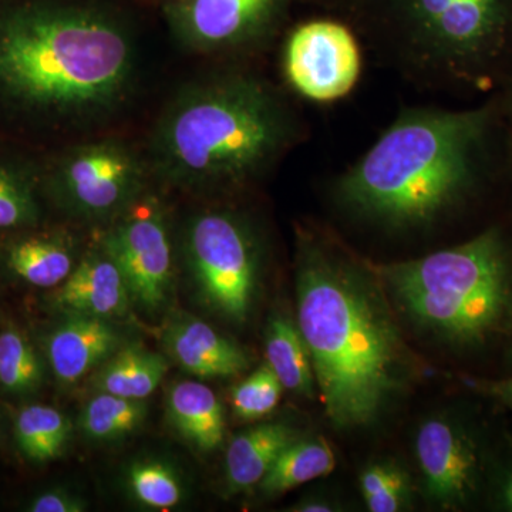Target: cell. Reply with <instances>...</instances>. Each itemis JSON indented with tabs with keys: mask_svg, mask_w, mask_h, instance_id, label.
Returning a JSON list of instances; mask_svg holds the SVG:
<instances>
[{
	"mask_svg": "<svg viewBox=\"0 0 512 512\" xmlns=\"http://www.w3.org/2000/svg\"><path fill=\"white\" fill-rule=\"evenodd\" d=\"M335 467V451L328 441L298 439L276 458L274 466L259 483V490L276 497L316 478L329 476Z\"/></svg>",
	"mask_w": 512,
	"mask_h": 512,
	"instance_id": "44dd1931",
	"label": "cell"
},
{
	"mask_svg": "<svg viewBox=\"0 0 512 512\" xmlns=\"http://www.w3.org/2000/svg\"><path fill=\"white\" fill-rule=\"evenodd\" d=\"M167 370L168 362L164 356L138 346H127L117 350L101 365L93 384L101 393L146 400L156 392Z\"/></svg>",
	"mask_w": 512,
	"mask_h": 512,
	"instance_id": "d6986e66",
	"label": "cell"
},
{
	"mask_svg": "<svg viewBox=\"0 0 512 512\" xmlns=\"http://www.w3.org/2000/svg\"><path fill=\"white\" fill-rule=\"evenodd\" d=\"M376 271L417 325L456 345L484 342L510 311V262L493 229L458 247Z\"/></svg>",
	"mask_w": 512,
	"mask_h": 512,
	"instance_id": "5b68a950",
	"label": "cell"
},
{
	"mask_svg": "<svg viewBox=\"0 0 512 512\" xmlns=\"http://www.w3.org/2000/svg\"><path fill=\"white\" fill-rule=\"evenodd\" d=\"M171 423L185 440L201 451H214L224 441V410L207 384L181 382L168 394Z\"/></svg>",
	"mask_w": 512,
	"mask_h": 512,
	"instance_id": "e0dca14e",
	"label": "cell"
},
{
	"mask_svg": "<svg viewBox=\"0 0 512 512\" xmlns=\"http://www.w3.org/2000/svg\"><path fill=\"white\" fill-rule=\"evenodd\" d=\"M503 503L507 510L512 511V474L505 481L503 488Z\"/></svg>",
	"mask_w": 512,
	"mask_h": 512,
	"instance_id": "1f68e13d",
	"label": "cell"
},
{
	"mask_svg": "<svg viewBox=\"0 0 512 512\" xmlns=\"http://www.w3.org/2000/svg\"><path fill=\"white\" fill-rule=\"evenodd\" d=\"M484 392L497 397L501 402L512 407V377L497 382H487L484 384Z\"/></svg>",
	"mask_w": 512,
	"mask_h": 512,
	"instance_id": "f546056e",
	"label": "cell"
},
{
	"mask_svg": "<svg viewBox=\"0 0 512 512\" xmlns=\"http://www.w3.org/2000/svg\"><path fill=\"white\" fill-rule=\"evenodd\" d=\"M288 114L274 92L248 74H217L185 84L148 136L151 175L187 191L248 183L289 140Z\"/></svg>",
	"mask_w": 512,
	"mask_h": 512,
	"instance_id": "3957f363",
	"label": "cell"
},
{
	"mask_svg": "<svg viewBox=\"0 0 512 512\" xmlns=\"http://www.w3.org/2000/svg\"><path fill=\"white\" fill-rule=\"evenodd\" d=\"M140 47L124 0L0 2V103L83 138L136 94Z\"/></svg>",
	"mask_w": 512,
	"mask_h": 512,
	"instance_id": "6da1fadb",
	"label": "cell"
},
{
	"mask_svg": "<svg viewBox=\"0 0 512 512\" xmlns=\"http://www.w3.org/2000/svg\"><path fill=\"white\" fill-rule=\"evenodd\" d=\"M298 326L328 419L340 429L375 421L399 387L404 346L373 285L326 249L306 244Z\"/></svg>",
	"mask_w": 512,
	"mask_h": 512,
	"instance_id": "7a4b0ae2",
	"label": "cell"
},
{
	"mask_svg": "<svg viewBox=\"0 0 512 512\" xmlns=\"http://www.w3.org/2000/svg\"><path fill=\"white\" fill-rule=\"evenodd\" d=\"M416 454L427 491L443 507H461L476 491L478 457L473 441L450 421L431 419L420 427Z\"/></svg>",
	"mask_w": 512,
	"mask_h": 512,
	"instance_id": "7c38bea8",
	"label": "cell"
},
{
	"mask_svg": "<svg viewBox=\"0 0 512 512\" xmlns=\"http://www.w3.org/2000/svg\"><path fill=\"white\" fill-rule=\"evenodd\" d=\"M146 416L144 400L100 392L84 407L80 426L90 439L113 441L133 433Z\"/></svg>",
	"mask_w": 512,
	"mask_h": 512,
	"instance_id": "603a6c76",
	"label": "cell"
},
{
	"mask_svg": "<svg viewBox=\"0 0 512 512\" xmlns=\"http://www.w3.org/2000/svg\"><path fill=\"white\" fill-rule=\"evenodd\" d=\"M0 436H2V430H0Z\"/></svg>",
	"mask_w": 512,
	"mask_h": 512,
	"instance_id": "836d02e7",
	"label": "cell"
},
{
	"mask_svg": "<svg viewBox=\"0 0 512 512\" xmlns=\"http://www.w3.org/2000/svg\"><path fill=\"white\" fill-rule=\"evenodd\" d=\"M360 69L356 39L339 23H305L286 42V77L306 99L333 101L346 96L355 87Z\"/></svg>",
	"mask_w": 512,
	"mask_h": 512,
	"instance_id": "8fae6325",
	"label": "cell"
},
{
	"mask_svg": "<svg viewBox=\"0 0 512 512\" xmlns=\"http://www.w3.org/2000/svg\"><path fill=\"white\" fill-rule=\"evenodd\" d=\"M43 380L42 363L35 348L19 330L0 333V386L10 394L28 396Z\"/></svg>",
	"mask_w": 512,
	"mask_h": 512,
	"instance_id": "cb8c5ba5",
	"label": "cell"
},
{
	"mask_svg": "<svg viewBox=\"0 0 512 512\" xmlns=\"http://www.w3.org/2000/svg\"><path fill=\"white\" fill-rule=\"evenodd\" d=\"M266 363L289 392L312 397L315 373L298 323L284 315L269 320L265 338Z\"/></svg>",
	"mask_w": 512,
	"mask_h": 512,
	"instance_id": "ffe728a7",
	"label": "cell"
},
{
	"mask_svg": "<svg viewBox=\"0 0 512 512\" xmlns=\"http://www.w3.org/2000/svg\"><path fill=\"white\" fill-rule=\"evenodd\" d=\"M72 431V423L62 412L42 404L25 407L15 420L16 443L33 463H49L62 456Z\"/></svg>",
	"mask_w": 512,
	"mask_h": 512,
	"instance_id": "7402d4cb",
	"label": "cell"
},
{
	"mask_svg": "<svg viewBox=\"0 0 512 512\" xmlns=\"http://www.w3.org/2000/svg\"><path fill=\"white\" fill-rule=\"evenodd\" d=\"M57 288L53 302L70 315L123 318L133 302L119 266L101 245L84 256Z\"/></svg>",
	"mask_w": 512,
	"mask_h": 512,
	"instance_id": "4fadbf2b",
	"label": "cell"
},
{
	"mask_svg": "<svg viewBox=\"0 0 512 512\" xmlns=\"http://www.w3.org/2000/svg\"><path fill=\"white\" fill-rule=\"evenodd\" d=\"M284 386L268 363L258 367L232 390V410L239 420L254 421L274 412Z\"/></svg>",
	"mask_w": 512,
	"mask_h": 512,
	"instance_id": "4316f807",
	"label": "cell"
},
{
	"mask_svg": "<svg viewBox=\"0 0 512 512\" xmlns=\"http://www.w3.org/2000/svg\"><path fill=\"white\" fill-rule=\"evenodd\" d=\"M127 484L134 498L153 510H170L183 500V485L173 468L160 461H138L127 473Z\"/></svg>",
	"mask_w": 512,
	"mask_h": 512,
	"instance_id": "d4e9b609",
	"label": "cell"
},
{
	"mask_svg": "<svg viewBox=\"0 0 512 512\" xmlns=\"http://www.w3.org/2000/svg\"><path fill=\"white\" fill-rule=\"evenodd\" d=\"M32 184L22 171L0 163V229L26 228L39 220Z\"/></svg>",
	"mask_w": 512,
	"mask_h": 512,
	"instance_id": "484cf974",
	"label": "cell"
},
{
	"mask_svg": "<svg viewBox=\"0 0 512 512\" xmlns=\"http://www.w3.org/2000/svg\"><path fill=\"white\" fill-rule=\"evenodd\" d=\"M414 42L434 60L460 62L488 49L510 19L511 0H390Z\"/></svg>",
	"mask_w": 512,
	"mask_h": 512,
	"instance_id": "9c48e42d",
	"label": "cell"
},
{
	"mask_svg": "<svg viewBox=\"0 0 512 512\" xmlns=\"http://www.w3.org/2000/svg\"><path fill=\"white\" fill-rule=\"evenodd\" d=\"M487 113L409 111L342 178L353 211L392 227L436 220L467 190Z\"/></svg>",
	"mask_w": 512,
	"mask_h": 512,
	"instance_id": "277c9868",
	"label": "cell"
},
{
	"mask_svg": "<svg viewBox=\"0 0 512 512\" xmlns=\"http://www.w3.org/2000/svg\"><path fill=\"white\" fill-rule=\"evenodd\" d=\"M9 271L39 288H56L74 269L73 239L66 234H40L16 239L5 255Z\"/></svg>",
	"mask_w": 512,
	"mask_h": 512,
	"instance_id": "ac0fdd59",
	"label": "cell"
},
{
	"mask_svg": "<svg viewBox=\"0 0 512 512\" xmlns=\"http://www.w3.org/2000/svg\"><path fill=\"white\" fill-rule=\"evenodd\" d=\"M289 0H161L174 39L198 55L247 49L278 26Z\"/></svg>",
	"mask_w": 512,
	"mask_h": 512,
	"instance_id": "30bf717a",
	"label": "cell"
},
{
	"mask_svg": "<svg viewBox=\"0 0 512 512\" xmlns=\"http://www.w3.org/2000/svg\"><path fill=\"white\" fill-rule=\"evenodd\" d=\"M164 343L185 372L201 379L237 376L248 369L247 353L204 320H175L165 332Z\"/></svg>",
	"mask_w": 512,
	"mask_h": 512,
	"instance_id": "9a60e30c",
	"label": "cell"
},
{
	"mask_svg": "<svg viewBox=\"0 0 512 512\" xmlns=\"http://www.w3.org/2000/svg\"><path fill=\"white\" fill-rule=\"evenodd\" d=\"M293 511L298 512H329L333 511L332 504L323 500H308L296 505Z\"/></svg>",
	"mask_w": 512,
	"mask_h": 512,
	"instance_id": "4dcf8cb0",
	"label": "cell"
},
{
	"mask_svg": "<svg viewBox=\"0 0 512 512\" xmlns=\"http://www.w3.org/2000/svg\"><path fill=\"white\" fill-rule=\"evenodd\" d=\"M120 335L106 319L70 315L50 333L47 357L60 383L74 384L120 349Z\"/></svg>",
	"mask_w": 512,
	"mask_h": 512,
	"instance_id": "5bb4252c",
	"label": "cell"
},
{
	"mask_svg": "<svg viewBox=\"0 0 512 512\" xmlns=\"http://www.w3.org/2000/svg\"><path fill=\"white\" fill-rule=\"evenodd\" d=\"M185 256L205 301L235 323L251 311L259 268L258 242L234 212L207 210L185 229Z\"/></svg>",
	"mask_w": 512,
	"mask_h": 512,
	"instance_id": "52a82bcc",
	"label": "cell"
},
{
	"mask_svg": "<svg viewBox=\"0 0 512 512\" xmlns=\"http://www.w3.org/2000/svg\"><path fill=\"white\" fill-rule=\"evenodd\" d=\"M124 2H133V3H158L161 2V0H124Z\"/></svg>",
	"mask_w": 512,
	"mask_h": 512,
	"instance_id": "d6a6232c",
	"label": "cell"
},
{
	"mask_svg": "<svg viewBox=\"0 0 512 512\" xmlns=\"http://www.w3.org/2000/svg\"><path fill=\"white\" fill-rule=\"evenodd\" d=\"M146 153L113 134L82 138L60 154L49 187L63 210L84 221L113 222L147 191Z\"/></svg>",
	"mask_w": 512,
	"mask_h": 512,
	"instance_id": "8992f818",
	"label": "cell"
},
{
	"mask_svg": "<svg viewBox=\"0 0 512 512\" xmlns=\"http://www.w3.org/2000/svg\"><path fill=\"white\" fill-rule=\"evenodd\" d=\"M33 512H83L86 511V504L80 498L66 493L62 490L47 491L39 495L32 505Z\"/></svg>",
	"mask_w": 512,
	"mask_h": 512,
	"instance_id": "f1b7e54d",
	"label": "cell"
},
{
	"mask_svg": "<svg viewBox=\"0 0 512 512\" xmlns=\"http://www.w3.org/2000/svg\"><path fill=\"white\" fill-rule=\"evenodd\" d=\"M100 245L119 266L131 301L144 311H160L174 278L170 222L160 198L143 192L111 222Z\"/></svg>",
	"mask_w": 512,
	"mask_h": 512,
	"instance_id": "ba28073f",
	"label": "cell"
},
{
	"mask_svg": "<svg viewBox=\"0 0 512 512\" xmlns=\"http://www.w3.org/2000/svg\"><path fill=\"white\" fill-rule=\"evenodd\" d=\"M360 490L370 511L396 512L406 503L409 483L396 464L375 463L360 474Z\"/></svg>",
	"mask_w": 512,
	"mask_h": 512,
	"instance_id": "83f0119b",
	"label": "cell"
},
{
	"mask_svg": "<svg viewBox=\"0 0 512 512\" xmlns=\"http://www.w3.org/2000/svg\"><path fill=\"white\" fill-rule=\"evenodd\" d=\"M298 440V431L281 423H264L242 431L229 444L225 467L232 493L259 485L289 444Z\"/></svg>",
	"mask_w": 512,
	"mask_h": 512,
	"instance_id": "2e32d148",
	"label": "cell"
}]
</instances>
